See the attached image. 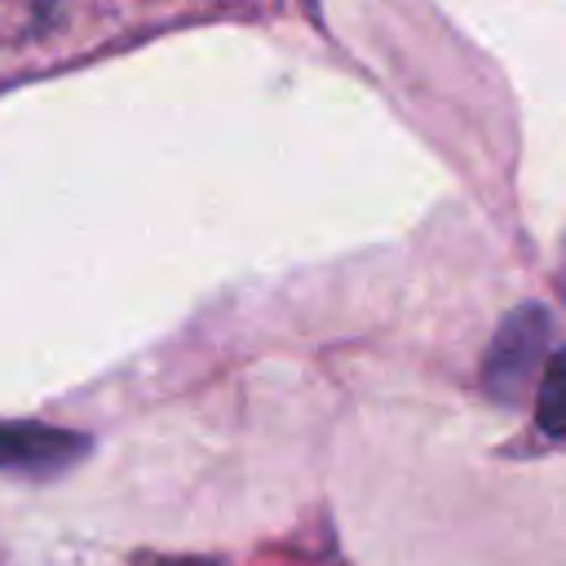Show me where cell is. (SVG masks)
<instances>
[{
  "mask_svg": "<svg viewBox=\"0 0 566 566\" xmlns=\"http://www.w3.org/2000/svg\"><path fill=\"white\" fill-rule=\"evenodd\" d=\"M544 345H548V314L544 310H517L500 336L491 340V354H486V389L500 394V398H517L539 358H544Z\"/></svg>",
  "mask_w": 566,
  "mask_h": 566,
  "instance_id": "1",
  "label": "cell"
},
{
  "mask_svg": "<svg viewBox=\"0 0 566 566\" xmlns=\"http://www.w3.org/2000/svg\"><path fill=\"white\" fill-rule=\"evenodd\" d=\"M84 451H88L84 433H66L49 424H0V469L53 473L75 464Z\"/></svg>",
  "mask_w": 566,
  "mask_h": 566,
  "instance_id": "2",
  "label": "cell"
},
{
  "mask_svg": "<svg viewBox=\"0 0 566 566\" xmlns=\"http://www.w3.org/2000/svg\"><path fill=\"white\" fill-rule=\"evenodd\" d=\"M535 416L553 438H566V349L548 358L544 380H539V398H535Z\"/></svg>",
  "mask_w": 566,
  "mask_h": 566,
  "instance_id": "3",
  "label": "cell"
}]
</instances>
